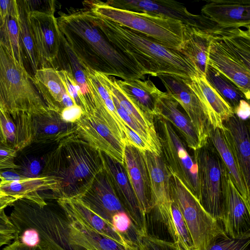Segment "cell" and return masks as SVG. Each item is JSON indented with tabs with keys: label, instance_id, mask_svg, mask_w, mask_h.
Wrapping results in <instances>:
<instances>
[{
	"label": "cell",
	"instance_id": "obj_18",
	"mask_svg": "<svg viewBox=\"0 0 250 250\" xmlns=\"http://www.w3.org/2000/svg\"><path fill=\"white\" fill-rule=\"evenodd\" d=\"M104 167L125 212L137 229L146 235L145 216L142 212L123 165L102 152Z\"/></svg>",
	"mask_w": 250,
	"mask_h": 250
},
{
	"label": "cell",
	"instance_id": "obj_56",
	"mask_svg": "<svg viewBox=\"0 0 250 250\" xmlns=\"http://www.w3.org/2000/svg\"><path fill=\"white\" fill-rule=\"evenodd\" d=\"M6 195L4 193H3L0 189V196H6Z\"/></svg>",
	"mask_w": 250,
	"mask_h": 250
},
{
	"label": "cell",
	"instance_id": "obj_33",
	"mask_svg": "<svg viewBox=\"0 0 250 250\" xmlns=\"http://www.w3.org/2000/svg\"><path fill=\"white\" fill-rule=\"evenodd\" d=\"M205 76L208 83L229 105L233 112L241 100L247 101L241 90L233 82L208 64Z\"/></svg>",
	"mask_w": 250,
	"mask_h": 250
},
{
	"label": "cell",
	"instance_id": "obj_8",
	"mask_svg": "<svg viewBox=\"0 0 250 250\" xmlns=\"http://www.w3.org/2000/svg\"><path fill=\"white\" fill-rule=\"evenodd\" d=\"M169 186L171 200L177 205L187 226L194 250H206L217 237L226 234L219 221L203 208L172 172Z\"/></svg>",
	"mask_w": 250,
	"mask_h": 250
},
{
	"label": "cell",
	"instance_id": "obj_37",
	"mask_svg": "<svg viewBox=\"0 0 250 250\" xmlns=\"http://www.w3.org/2000/svg\"><path fill=\"white\" fill-rule=\"evenodd\" d=\"M170 212L177 242L182 250H194L192 238L182 214L175 203L172 201Z\"/></svg>",
	"mask_w": 250,
	"mask_h": 250
},
{
	"label": "cell",
	"instance_id": "obj_43",
	"mask_svg": "<svg viewBox=\"0 0 250 250\" xmlns=\"http://www.w3.org/2000/svg\"><path fill=\"white\" fill-rule=\"evenodd\" d=\"M127 139L125 145H132L142 151H149L152 152L150 146L137 133L125 125Z\"/></svg>",
	"mask_w": 250,
	"mask_h": 250
},
{
	"label": "cell",
	"instance_id": "obj_36",
	"mask_svg": "<svg viewBox=\"0 0 250 250\" xmlns=\"http://www.w3.org/2000/svg\"><path fill=\"white\" fill-rule=\"evenodd\" d=\"M18 18L19 13L17 16L9 15L4 19L0 27V41L14 58L24 67L20 42Z\"/></svg>",
	"mask_w": 250,
	"mask_h": 250
},
{
	"label": "cell",
	"instance_id": "obj_10",
	"mask_svg": "<svg viewBox=\"0 0 250 250\" xmlns=\"http://www.w3.org/2000/svg\"><path fill=\"white\" fill-rule=\"evenodd\" d=\"M194 152L198 167V201L213 218L219 222L221 221L222 179L226 167L218 152L208 140Z\"/></svg>",
	"mask_w": 250,
	"mask_h": 250
},
{
	"label": "cell",
	"instance_id": "obj_52",
	"mask_svg": "<svg viewBox=\"0 0 250 250\" xmlns=\"http://www.w3.org/2000/svg\"><path fill=\"white\" fill-rule=\"evenodd\" d=\"M74 242L75 245L83 248L84 250H97L85 242L80 235L74 238Z\"/></svg>",
	"mask_w": 250,
	"mask_h": 250
},
{
	"label": "cell",
	"instance_id": "obj_60",
	"mask_svg": "<svg viewBox=\"0 0 250 250\" xmlns=\"http://www.w3.org/2000/svg\"></svg>",
	"mask_w": 250,
	"mask_h": 250
},
{
	"label": "cell",
	"instance_id": "obj_22",
	"mask_svg": "<svg viewBox=\"0 0 250 250\" xmlns=\"http://www.w3.org/2000/svg\"><path fill=\"white\" fill-rule=\"evenodd\" d=\"M76 123L63 121L60 112L49 110L31 116L29 125L31 144L59 143L76 132Z\"/></svg>",
	"mask_w": 250,
	"mask_h": 250
},
{
	"label": "cell",
	"instance_id": "obj_50",
	"mask_svg": "<svg viewBox=\"0 0 250 250\" xmlns=\"http://www.w3.org/2000/svg\"><path fill=\"white\" fill-rule=\"evenodd\" d=\"M2 250H42L38 247H30L17 241L13 240V242L9 244Z\"/></svg>",
	"mask_w": 250,
	"mask_h": 250
},
{
	"label": "cell",
	"instance_id": "obj_27",
	"mask_svg": "<svg viewBox=\"0 0 250 250\" xmlns=\"http://www.w3.org/2000/svg\"><path fill=\"white\" fill-rule=\"evenodd\" d=\"M115 83L139 110L149 117L153 115L156 103L161 91L150 80H121L114 78Z\"/></svg>",
	"mask_w": 250,
	"mask_h": 250
},
{
	"label": "cell",
	"instance_id": "obj_34",
	"mask_svg": "<svg viewBox=\"0 0 250 250\" xmlns=\"http://www.w3.org/2000/svg\"><path fill=\"white\" fill-rule=\"evenodd\" d=\"M52 68L68 72L79 86L87 84L85 66L76 56L62 34L60 50Z\"/></svg>",
	"mask_w": 250,
	"mask_h": 250
},
{
	"label": "cell",
	"instance_id": "obj_1",
	"mask_svg": "<svg viewBox=\"0 0 250 250\" xmlns=\"http://www.w3.org/2000/svg\"><path fill=\"white\" fill-rule=\"evenodd\" d=\"M56 19L61 34L85 66L123 80L145 79V72L137 62L107 38L89 9H72Z\"/></svg>",
	"mask_w": 250,
	"mask_h": 250
},
{
	"label": "cell",
	"instance_id": "obj_17",
	"mask_svg": "<svg viewBox=\"0 0 250 250\" xmlns=\"http://www.w3.org/2000/svg\"><path fill=\"white\" fill-rule=\"evenodd\" d=\"M75 198L112 226L113 216L120 211L125 212L104 167L87 188Z\"/></svg>",
	"mask_w": 250,
	"mask_h": 250
},
{
	"label": "cell",
	"instance_id": "obj_24",
	"mask_svg": "<svg viewBox=\"0 0 250 250\" xmlns=\"http://www.w3.org/2000/svg\"><path fill=\"white\" fill-rule=\"evenodd\" d=\"M225 131L240 172L248 190L250 186V143L248 124L234 114L224 122Z\"/></svg>",
	"mask_w": 250,
	"mask_h": 250
},
{
	"label": "cell",
	"instance_id": "obj_3",
	"mask_svg": "<svg viewBox=\"0 0 250 250\" xmlns=\"http://www.w3.org/2000/svg\"><path fill=\"white\" fill-rule=\"evenodd\" d=\"M10 206L9 218L16 229L13 240L42 250H84L72 243L70 218L59 205L41 206L20 198Z\"/></svg>",
	"mask_w": 250,
	"mask_h": 250
},
{
	"label": "cell",
	"instance_id": "obj_13",
	"mask_svg": "<svg viewBox=\"0 0 250 250\" xmlns=\"http://www.w3.org/2000/svg\"><path fill=\"white\" fill-rule=\"evenodd\" d=\"M158 77L165 86L166 92L184 110L196 131L202 147L207 143L212 127L200 101L184 78L171 75H161Z\"/></svg>",
	"mask_w": 250,
	"mask_h": 250
},
{
	"label": "cell",
	"instance_id": "obj_25",
	"mask_svg": "<svg viewBox=\"0 0 250 250\" xmlns=\"http://www.w3.org/2000/svg\"><path fill=\"white\" fill-rule=\"evenodd\" d=\"M180 106L170 94L161 91L156 103L153 118L159 117L172 125L188 146L194 151L201 147L198 136L188 118L182 112Z\"/></svg>",
	"mask_w": 250,
	"mask_h": 250
},
{
	"label": "cell",
	"instance_id": "obj_39",
	"mask_svg": "<svg viewBox=\"0 0 250 250\" xmlns=\"http://www.w3.org/2000/svg\"><path fill=\"white\" fill-rule=\"evenodd\" d=\"M138 250H182L179 245L171 241L146 235L138 245Z\"/></svg>",
	"mask_w": 250,
	"mask_h": 250
},
{
	"label": "cell",
	"instance_id": "obj_42",
	"mask_svg": "<svg viewBox=\"0 0 250 250\" xmlns=\"http://www.w3.org/2000/svg\"><path fill=\"white\" fill-rule=\"evenodd\" d=\"M42 168L39 160L31 158L24 161L16 169L26 178H34L40 176Z\"/></svg>",
	"mask_w": 250,
	"mask_h": 250
},
{
	"label": "cell",
	"instance_id": "obj_41",
	"mask_svg": "<svg viewBox=\"0 0 250 250\" xmlns=\"http://www.w3.org/2000/svg\"><path fill=\"white\" fill-rule=\"evenodd\" d=\"M17 151L13 147L0 142V170L17 169L19 165L15 162Z\"/></svg>",
	"mask_w": 250,
	"mask_h": 250
},
{
	"label": "cell",
	"instance_id": "obj_12",
	"mask_svg": "<svg viewBox=\"0 0 250 250\" xmlns=\"http://www.w3.org/2000/svg\"><path fill=\"white\" fill-rule=\"evenodd\" d=\"M28 21L40 68H52L61 41L56 18L54 14L29 11Z\"/></svg>",
	"mask_w": 250,
	"mask_h": 250
},
{
	"label": "cell",
	"instance_id": "obj_58",
	"mask_svg": "<svg viewBox=\"0 0 250 250\" xmlns=\"http://www.w3.org/2000/svg\"><path fill=\"white\" fill-rule=\"evenodd\" d=\"M3 112V111H2V110L1 109L0 107V114L2 112ZM1 129V128H0Z\"/></svg>",
	"mask_w": 250,
	"mask_h": 250
},
{
	"label": "cell",
	"instance_id": "obj_31",
	"mask_svg": "<svg viewBox=\"0 0 250 250\" xmlns=\"http://www.w3.org/2000/svg\"><path fill=\"white\" fill-rule=\"evenodd\" d=\"M20 46L24 67L33 77L40 64L28 21L29 12L25 0H17Z\"/></svg>",
	"mask_w": 250,
	"mask_h": 250
},
{
	"label": "cell",
	"instance_id": "obj_35",
	"mask_svg": "<svg viewBox=\"0 0 250 250\" xmlns=\"http://www.w3.org/2000/svg\"><path fill=\"white\" fill-rule=\"evenodd\" d=\"M57 203L65 210L70 218L71 225L77 230L82 239L97 250H126L115 241L95 231L82 222L62 203Z\"/></svg>",
	"mask_w": 250,
	"mask_h": 250
},
{
	"label": "cell",
	"instance_id": "obj_57",
	"mask_svg": "<svg viewBox=\"0 0 250 250\" xmlns=\"http://www.w3.org/2000/svg\"><path fill=\"white\" fill-rule=\"evenodd\" d=\"M2 18L1 17V15H0V27L2 24Z\"/></svg>",
	"mask_w": 250,
	"mask_h": 250
},
{
	"label": "cell",
	"instance_id": "obj_26",
	"mask_svg": "<svg viewBox=\"0 0 250 250\" xmlns=\"http://www.w3.org/2000/svg\"><path fill=\"white\" fill-rule=\"evenodd\" d=\"M57 201L65 205L82 222L95 231L115 241L126 250H136L113 226L97 215L77 198H59Z\"/></svg>",
	"mask_w": 250,
	"mask_h": 250
},
{
	"label": "cell",
	"instance_id": "obj_46",
	"mask_svg": "<svg viewBox=\"0 0 250 250\" xmlns=\"http://www.w3.org/2000/svg\"><path fill=\"white\" fill-rule=\"evenodd\" d=\"M0 13L2 21L7 16L18 15V8L17 0H0Z\"/></svg>",
	"mask_w": 250,
	"mask_h": 250
},
{
	"label": "cell",
	"instance_id": "obj_20",
	"mask_svg": "<svg viewBox=\"0 0 250 250\" xmlns=\"http://www.w3.org/2000/svg\"><path fill=\"white\" fill-rule=\"evenodd\" d=\"M201 13L220 28L245 27L250 30L249 0L208 1Z\"/></svg>",
	"mask_w": 250,
	"mask_h": 250
},
{
	"label": "cell",
	"instance_id": "obj_19",
	"mask_svg": "<svg viewBox=\"0 0 250 250\" xmlns=\"http://www.w3.org/2000/svg\"><path fill=\"white\" fill-rule=\"evenodd\" d=\"M123 165L140 208L145 216L153 208L154 202L144 152L132 145H125Z\"/></svg>",
	"mask_w": 250,
	"mask_h": 250
},
{
	"label": "cell",
	"instance_id": "obj_4",
	"mask_svg": "<svg viewBox=\"0 0 250 250\" xmlns=\"http://www.w3.org/2000/svg\"><path fill=\"white\" fill-rule=\"evenodd\" d=\"M108 38L137 62L145 75H171L184 79L200 76L195 66L179 51L168 48L138 31L92 13Z\"/></svg>",
	"mask_w": 250,
	"mask_h": 250
},
{
	"label": "cell",
	"instance_id": "obj_16",
	"mask_svg": "<svg viewBox=\"0 0 250 250\" xmlns=\"http://www.w3.org/2000/svg\"><path fill=\"white\" fill-rule=\"evenodd\" d=\"M143 152L154 202V207L149 213L159 222L167 223L171 219L172 200L169 183L172 172L162 155L158 156L149 151Z\"/></svg>",
	"mask_w": 250,
	"mask_h": 250
},
{
	"label": "cell",
	"instance_id": "obj_29",
	"mask_svg": "<svg viewBox=\"0 0 250 250\" xmlns=\"http://www.w3.org/2000/svg\"><path fill=\"white\" fill-rule=\"evenodd\" d=\"M225 129L211 127L208 140L218 152L236 188L248 208H250V190L247 189L240 172Z\"/></svg>",
	"mask_w": 250,
	"mask_h": 250
},
{
	"label": "cell",
	"instance_id": "obj_32",
	"mask_svg": "<svg viewBox=\"0 0 250 250\" xmlns=\"http://www.w3.org/2000/svg\"><path fill=\"white\" fill-rule=\"evenodd\" d=\"M96 74L111 95L116 98L120 107L153 134L158 135L153 119L139 110L129 100L115 83V78L97 72Z\"/></svg>",
	"mask_w": 250,
	"mask_h": 250
},
{
	"label": "cell",
	"instance_id": "obj_38",
	"mask_svg": "<svg viewBox=\"0 0 250 250\" xmlns=\"http://www.w3.org/2000/svg\"><path fill=\"white\" fill-rule=\"evenodd\" d=\"M250 237L232 238L226 234L217 237L206 250H250Z\"/></svg>",
	"mask_w": 250,
	"mask_h": 250
},
{
	"label": "cell",
	"instance_id": "obj_21",
	"mask_svg": "<svg viewBox=\"0 0 250 250\" xmlns=\"http://www.w3.org/2000/svg\"><path fill=\"white\" fill-rule=\"evenodd\" d=\"M184 80L200 101L211 127L225 129L224 122L234 114L232 108L210 86L205 76Z\"/></svg>",
	"mask_w": 250,
	"mask_h": 250
},
{
	"label": "cell",
	"instance_id": "obj_40",
	"mask_svg": "<svg viewBox=\"0 0 250 250\" xmlns=\"http://www.w3.org/2000/svg\"><path fill=\"white\" fill-rule=\"evenodd\" d=\"M0 126L6 144L14 148L17 138V126L11 116L4 112L0 114Z\"/></svg>",
	"mask_w": 250,
	"mask_h": 250
},
{
	"label": "cell",
	"instance_id": "obj_28",
	"mask_svg": "<svg viewBox=\"0 0 250 250\" xmlns=\"http://www.w3.org/2000/svg\"><path fill=\"white\" fill-rule=\"evenodd\" d=\"M57 183L55 178L45 176L11 182L0 183V189L6 195L18 199L25 198L31 200L43 206L47 202L39 192L50 190L54 194L57 189Z\"/></svg>",
	"mask_w": 250,
	"mask_h": 250
},
{
	"label": "cell",
	"instance_id": "obj_49",
	"mask_svg": "<svg viewBox=\"0 0 250 250\" xmlns=\"http://www.w3.org/2000/svg\"><path fill=\"white\" fill-rule=\"evenodd\" d=\"M234 113L244 121L248 119L250 115V106L249 102L242 100L238 107L234 111Z\"/></svg>",
	"mask_w": 250,
	"mask_h": 250
},
{
	"label": "cell",
	"instance_id": "obj_9",
	"mask_svg": "<svg viewBox=\"0 0 250 250\" xmlns=\"http://www.w3.org/2000/svg\"><path fill=\"white\" fill-rule=\"evenodd\" d=\"M153 120L165 161L171 172L198 200V167L194 155L189 154L185 142L171 124L159 117H154Z\"/></svg>",
	"mask_w": 250,
	"mask_h": 250
},
{
	"label": "cell",
	"instance_id": "obj_2",
	"mask_svg": "<svg viewBox=\"0 0 250 250\" xmlns=\"http://www.w3.org/2000/svg\"><path fill=\"white\" fill-rule=\"evenodd\" d=\"M103 168L102 152L75 134L61 141L48 154L40 176L55 179L56 200L75 198Z\"/></svg>",
	"mask_w": 250,
	"mask_h": 250
},
{
	"label": "cell",
	"instance_id": "obj_45",
	"mask_svg": "<svg viewBox=\"0 0 250 250\" xmlns=\"http://www.w3.org/2000/svg\"><path fill=\"white\" fill-rule=\"evenodd\" d=\"M60 114L63 121L69 123H76L81 118L83 114V111L81 106L74 105L63 108Z\"/></svg>",
	"mask_w": 250,
	"mask_h": 250
},
{
	"label": "cell",
	"instance_id": "obj_54",
	"mask_svg": "<svg viewBox=\"0 0 250 250\" xmlns=\"http://www.w3.org/2000/svg\"><path fill=\"white\" fill-rule=\"evenodd\" d=\"M147 215L148 216V217L149 218V219H154L152 216L149 213H147ZM157 221V220H156ZM171 219H170V220L169 221V222L167 224H164V223H162V224L163 225V226L165 227V228H168L170 226V224H171ZM161 223V222H160Z\"/></svg>",
	"mask_w": 250,
	"mask_h": 250
},
{
	"label": "cell",
	"instance_id": "obj_53",
	"mask_svg": "<svg viewBox=\"0 0 250 250\" xmlns=\"http://www.w3.org/2000/svg\"><path fill=\"white\" fill-rule=\"evenodd\" d=\"M14 235L0 232V247L4 245H8L12 240H14Z\"/></svg>",
	"mask_w": 250,
	"mask_h": 250
},
{
	"label": "cell",
	"instance_id": "obj_44",
	"mask_svg": "<svg viewBox=\"0 0 250 250\" xmlns=\"http://www.w3.org/2000/svg\"><path fill=\"white\" fill-rule=\"evenodd\" d=\"M29 11H39L54 14L55 9L54 0H25Z\"/></svg>",
	"mask_w": 250,
	"mask_h": 250
},
{
	"label": "cell",
	"instance_id": "obj_30",
	"mask_svg": "<svg viewBox=\"0 0 250 250\" xmlns=\"http://www.w3.org/2000/svg\"><path fill=\"white\" fill-rule=\"evenodd\" d=\"M210 31L185 25L183 42L180 52L190 60L200 76H205L207 66Z\"/></svg>",
	"mask_w": 250,
	"mask_h": 250
},
{
	"label": "cell",
	"instance_id": "obj_11",
	"mask_svg": "<svg viewBox=\"0 0 250 250\" xmlns=\"http://www.w3.org/2000/svg\"><path fill=\"white\" fill-rule=\"evenodd\" d=\"M104 3L113 8L166 17L182 21L184 24L204 31L218 26L202 15L190 13L182 4L169 0H110Z\"/></svg>",
	"mask_w": 250,
	"mask_h": 250
},
{
	"label": "cell",
	"instance_id": "obj_14",
	"mask_svg": "<svg viewBox=\"0 0 250 250\" xmlns=\"http://www.w3.org/2000/svg\"><path fill=\"white\" fill-rule=\"evenodd\" d=\"M221 222L227 235L232 238L250 237V208L236 188L225 167L222 179Z\"/></svg>",
	"mask_w": 250,
	"mask_h": 250
},
{
	"label": "cell",
	"instance_id": "obj_55",
	"mask_svg": "<svg viewBox=\"0 0 250 250\" xmlns=\"http://www.w3.org/2000/svg\"><path fill=\"white\" fill-rule=\"evenodd\" d=\"M0 142H3L6 144L5 139H4V136H3V133L2 132V131L0 129Z\"/></svg>",
	"mask_w": 250,
	"mask_h": 250
},
{
	"label": "cell",
	"instance_id": "obj_23",
	"mask_svg": "<svg viewBox=\"0 0 250 250\" xmlns=\"http://www.w3.org/2000/svg\"><path fill=\"white\" fill-rule=\"evenodd\" d=\"M40 94L51 110L60 112L75 105L59 71L51 67L38 69L33 76Z\"/></svg>",
	"mask_w": 250,
	"mask_h": 250
},
{
	"label": "cell",
	"instance_id": "obj_15",
	"mask_svg": "<svg viewBox=\"0 0 250 250\" xmlns=\"http://www.w3.org/2000/svg\"><path fill=\"white\" fill-rule=\"evenodd\" d=\"M76 125V136L124 165L125 144L101 118L94 113L83 114Z\"/></svg>",
	"mask_w": 250,
	"mask_h": 250
},
{
	"label": "cell",
	"instance_id": "obj_59",
	"mask_svg": "<svg viewBox=\"0 0 250 250\" xmlns=\"http://www.w3.org/2000/svg\"></svg>",
	"mask_w": 250,
	"mask_h": 250
},
{
	"label": "cell",
	"instance_id": "obj_51",
	"mask_svg": "<svg viewBox=\"0 0 250 250\" xmlns=\"http://www.w3.org/2000/svg\"><path fill=\"white\" fill-rule=\"evenodd\" d=\"M16 200L17 198L9 195L0 196V213Z\"/></svg>",
	"mask_w": 250,
	"mask_h": 250
},
{
	"label": "cell",
	"instance_id": "obj_47",
	"mask_svg": "<svg viewBox=\"0 0 250 250\" xmlns=\"http://www.w3.org/2000/svg\"><path fill=\"white\" fill-rule=\"evenodd\" d=\"M16 229L6 215L4 210L0 213V232L7 234L14 235Z\"/></svg>",
	"mask_w": 250,
	"mask_h": 250
},
{
	"label": "cell",
	"instance_id": "obj_7",
	"mask_svg": "<svg viewBox=\"0 0 250 250\" xmlns=\"http://www.w3.org/2000/svg\"><path fill=\"white\" fill-rule=\"evenodd\" d=\"M94 14L140 32L162 45L180 51L185 24L166 17L113 8L100 0L85 1Z\"/></svg>",
	"mask_w": 250,
	"mask_h": 250
},
{
	"label": "cell",
	"instance_id": "obj_48",
	"mask_svg": "<svg viewBox=\"0 0 250 250\" xmlns=\"http://www.w3.org/2000/svg\"><path fill=\"white\" fill-rule=\"evenodd\" d=\"M26 178L21 174L16 169H6L0 170V183L21 180Z\"/></svg>",
	"mask_w": 250,
	"mask_h": 250
},
{
	"label": "cell",
	"instance_id": "obj_5",
	"mask_svg": "<svg viewBox=\"0 0 250 250\" xmlns=\"http://www.w3.org/2000/svg\"><path fill=\"white\" fill-rule=\"evenodd\" d=\"M207 64L250 98V30L218 28L210 32Z\"/></svg>",
	"mask_w": 250,
	"mask_h": 250
},
{
	"label": "cell",
	"instance_id": "obj_6",
	"mask_svg": "<svg viewBox=\"0 0 250 250\" xmlns=\"http://www.w3.org/2000/svg\"><path fill=\"white\" fill-rule=\"evenodd\" d=\"M0 107L13 120L49 110L33 77L0 41Z\"/></svg>",
	"mask_w": 250,
	"mask_h": 250
}]
</instances>
